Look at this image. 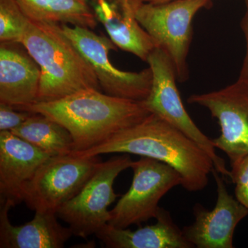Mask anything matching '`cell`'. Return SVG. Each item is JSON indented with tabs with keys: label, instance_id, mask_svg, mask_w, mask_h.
<instances>
[{
	"label": "cell",
	"instance_id": "obj_1",
	"mask_svg": "<svg viewBox=\"0 0 248 248\" xmlns=\"http://www.w3.org/2000/svg\"><path fill=\"white\" fill-rule=\"evenodd\" d=\"M110 153L136 155L169 165L180 174L182 186L189 192L203 190L215 168L198 143L153 113L97 146L70 155L89 157Z\"/></svg>",
	"mask_w": 248,
	"mask_h": 248
},
{
	"label": "cell",
	"instance_id": "obj_2",
	"mask_svg": "<svg viewBox=\"0 0 248 248\" xmlns=\"http://www.w3.org/2000/svg\"><path fill=\"white\" fill-rule=\"evenodd\" d=\"M17 110L41 114L61 124L73 138V152L97 146L151 114L141 102L114 97L95 89L82 90L50 102H35Z\"/></svg>",
	"mask_w": 248,
	"mask_h": 248
},
{
	"label": "cell",
	"instance_id": "obj_3",
	"mask_svg": "<svg viewBox=\"0 0 248 248\" xmlns=\"http://www.w3.org/2000/svg\"><path fill=\"white\" fill-rule=\"evenodd\" d=\"M21 45L40 68L37 102L56 100L85 89L102 90L92 67L60 24L30 19Z\"/></svg>",
	"mask_w": 248,
	"mask_h": 248
},
{
	"label": "cell",
	"instance_id": "obj_4",
	"mask_svg": "<svg viewBox=\"0 0 248 248\" xmlns=\"http://www.w3.org/2000/svg\"><path fill=\"white\" fill-rule=\"evenodd\" d=\"M213 0H172L162 4H133L135 17L163 49L172 62L177 81L184 82L189 78L187 58L196 14L211 6Z\"/></svg>",
	"mask_w": 248,
	"mask_h": 248
},
{
	"label": "cell",
	"instance_id": "obj_5",
	"mask_svg": "<svg viewBox=\"0 0 248 248\" xmlns=\"http://www.w3.org/2000/svg\"><path fill=\"white\" fill-rule=\"evenodd\" d=\"M133 163L129 154L100 162L79 193L59 209L57 216L68 223L73 236L86 239L108 223L110 213L108 208L118 197L114 182Z\"/></svg>",
	"mask_w": 248,
	"mask_h": 248
},
{
	"label": "cell",
	"instance_id": "obj_6",
	"mask_svg": "<svg viewBox=\"0 0 248 248\" xmlns=\"http://www.w3.org/2000/svg\"><path fill=\"white\" fill-rule=\"evenodd\" d=\"M146 62L153 73V81L151 92L141 102L143 105L151 113L166 121L198 143L213 160L217 172L223 177H230L231 170L227 169L224 160L217 154L213 140L197 127L184 107L176 84L177 75L169 55L157 47L150 54Z\"/></svg>",
	"mask_w": 248,
	"mask_h": 248
},
{
	"label": "cell",
	"instance_id": "obj_7",
	"mask_svg": "<svg viewBox=\"0 0 248 248\" xmlns=\"http://www.w3.org/2000/svg\"><path fill=\"white\" fill-rule=\"evenodd\" d=\"M100 162L98 156H51L24 187L23 202L35 212L57 214L79 193Z\"/></svg>",
	"mask_w": 248,
	"mask_h": 248
},
{
	"label": "cell",
	"instance_id": "obj_8",
	"mask_svg": "<svg viewBox=\"0 0 248 248\" xmlns=\"http://www.w3.org/2000/svg\"><path fill=\"white\" fill-rule=\"evenodd\" d=\"M133 179L128 192L121 197L115 208L110 210L108 224L117 228L140 226L156 218L159 203L173 187L182 186V177L169 165L141 156L131 166Z\"/></svg>",
	"mask_w": 248,
	"mask_h": 248
},
{
	"label": "cell",
	"instance_id": "obj_9",
	"mask_svg": "<svg viewBox=\"0 0 248 248\" xmlns=\"http://www.w3.org/2000/svg\"><path fill=\"white\" fill-rule=\"evenodd\" d=\"M60 27L92 67L104 93L137 102L148 97L153 81L150 67L140 72L122 71L110 62L109 53L115 50L116 46L110 38L97 35L88 28L68 24Z\"/></svg>",
	"mask_w": 248,
	"mask_h": 248
},
{
	"label": "cell",
	"instance_id": "obj_10",
	"mask_svg": "<svg viewBox=\"0 0 248 248\" xmlns=\"http://www.w3.org/2000/svg\"><path fill=\"white\" fill-rule=\"evenodd\" d=\"M187 102L208 109L218 121L221 135L213 140V144L227 155L231 165L248 156V79L239 78L224 89L192 94Z\"/></svg>",
	"mask_w": 248,
	"mask_h": 248
},
{
	"label": "cell",
	"instance_id": "obj_11",
	"mask_svg": "<svg viewBox=\"0 0 248 248\" xmlns=\"http://www.w3.org/2000/svg\"><path fill=\"white\" fill-rule=\"evenodd\" d=\"M217 184L215 208L208 210L200 204L194 208L195 221L182 230L186 239L197 248H232L236 226L248 215V209L228 193L223 177L215 168Z\"/></svg>",
	"mask_w": 248,
	"mask_h": 248
},
{
	"label": "cell",
	"instance_id": "obj_12",
	"mask_svg": "<svg viewBox=\"0 0 248 248\" xmlns=\"http://www.w3.org/2000/svg\"><path fill=\"white\" fill-rule=\"evenodd\" d=\"M50 157L11 132H0V200L23 202L24 187Z\"/></svg>",
	"mask_w": 248,
	"mask_h": 248
},
{
	"label": "cell",
	"instance_id": "obj_13",
	"mask_svg": "<svg viewBox=\"0 0 248 248\" xmlns=\"http://www.w3.org/2000/svg\"><path fill=\"white\" fill-rule=\"evenodd\" d=\"M20 45L0 46V103L16 109L37 102L41 80L40 66Z\"/></svg>",
	"mask_w": 248,
	"mask_h": 248
},
{
	"label": "cell",
	"instance_id": "obj_14",
	"mask_svg": "<svg viewBox=\"0 0 248 248\" xmlns=\"http://www.w3.org/2000/svg\"><path fill=\"white\" fill-rule=\"evenodd\" d=\"M91 6L116 46L146 62L157 48L154 40L135 17L128 0H91Z\"/></svg>",
	"mask_w": 248,
	"mask_h": 248
},
{
	"label": "cell",
	"instance_id": "obj_15",
	"mask_svg": "<svg viewBox=\"0 0 248 248\" xmlns=\"http://www.w3.org/2000/svg\"><path fill=\"white\" fill-rule=\"evenodd\" d=\"M0 248H62L73 236L69 227L62 226L57 214L35 212L31 221L14 226L9 220L11 201L0 200Z\"/></svg>",
	"mask_w": 248,
	"mask_h": 248
},
{
	"label": "cell",
	"instance_id": "obj_16",
	"mask_svg": "<svg viewBox=\"0 0 248 248\" xmlns=\"http://www.w3.org/2000/svg\"><path fill=\"white\" fill-rule=\"evenodd\" d=\"M156 223L136 231L106 225L95 235L109 248H190L182 230L173 221L169 212L160 208Z\"/></svg>",
	"mask_w": 248,
	"mask_h": 248
},
{
	"label": "cell",
	"instance_id": "obj_17",
	"mask_svg": "<svg viewBox=\"0 0 248 248\" xmlns=\"http://www.w3.org/2000/svg\"><path fill=\"white\" fill-rule=\"evenodd\" d=\"M23 12L35 22L68 24L93 29L97 17L89 0H16Z\"/></svg>",
	"mask_w": 248,
	"mask_h": 248
},
{
	"label": "cell",
	"instance_id": "obj_18",
	"mask_svg": "<svg viewBox=\"0 0 248 248\" xmlns=\"http://www.w3.org/2000/svg\"><path fill=\"white\" fill-rule=\"evenodd\" d=\"M10 132L50 156L69 155L73 152L71 133L61 124L41 114H31L20 126Z\"/></svg>",
	"mask_w": 248,
	"mask_h": 248
},
{
	"label": "cell",
	"instance_id": "obj_19",
	"mask_svg": "<svg viewBox=\"0 0 248 248\" xmlns=\"http://www.w3.org/2000/svg\"><path fill=\"white\" fill-rule=\"evenodd\" d=\"M29 22L16 0H0V42L21 44Z\"/></svg>",
	"mask_w": 248,
	"mask_h": 248
},
{
	"label": "cell",
	"instance_id": "obj_20",
	"mask_svg": "<svg viewBox=\"0 0 248 248\" xmlns=\"http://www.w3.org/2000/svg\"><path fill=\"white\" fill-rule=\"evenodd\" d=\"M231 178L235 197L248 209V155L231 165Z\"/></svg>",
	"mask_w": 248,
	"mask_h": 248
},
{
	"label": "cell",
	"instance_id": "obj_21",
	"mask_svg": "<svg viewBox=\"0 0 248 248\" xmlns=\"http://www.w3.org/2000/svg\"><path fill=\"white\" fill-rule=\"evenodd\" d=\"M31 112L17 110L9 104L0 103V132L12 131L31 115Z\"/></svg>",
	"mask_w": 248,
	"mask_h": 248
},
{
	"label": "cell",
	"instance_id": "obj_22",
	"mask_svg": "<svg viewBox=\"0 0 248 248\" xmlns=\"http://www.w3.org/2000/svg\"><path fill=\"white\" fill-rule=\"evenodd\" d=\"M246 13L241 23V29L244 32L246 42V52L239 78L248 80V0H245Z\"/></svg>",
	"mask_w": 248,
	"mask_h": 248
},
{
	"label": "cell",
	"instance_id": "obj_23",
	"mask_svg": "<svg viewBox=\"0 0 248 248\" xmlns=\"http://www.w3.org/2000/svg\"><path fill=\"white\" fill-rule=\"evenodd\" d=\"M132 4H138L140 3H150V4H162L172 0H129Z\"/></svg>",
	"mask_w": 248,
	"mask_h": 248
}]
</instances>
